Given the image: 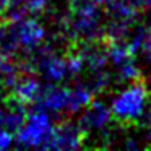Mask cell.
<instances>
[{
    "label": "cell",
    "instance_id": "5",
    "mask_svg": "<svg viewBox=\"0 0 151 151\" xmlns=\"http://www.w3.org/2000/svg\"><path fill=\"white\" fill-rule=\"evenodd\" d=\"M85 132L81 130L78 120L73 122L65 117L60 124L54 125L50 140L46 150H78L85 145Z\"/></svg>",
    "mask_w": 151,
    "mask_h": 151
},
{
    "label": "cell",
    "instance_id": "11",
    "mask_svg": "<svg viewBox=\"0 0 151 151\" xmlns=\"http://www.w3.org/2000/svg\"><path fill=\"white\" fill-rule=\"evenodd\" d=\"M10 8V0H0V20H5Z\"/></svg>",
    "mask_w": 151,
    "mask_h": 151
},
{
    "label": "cell",
    "instance_id": "1",
    "mask_svg": "<svg viewBox=\"0 0 151 151\" xmlns=\"http://www.w3.org/2000/svg\"><path fill=\"white\" fill-rule=\"evenodd\" d=\"M94 98V93L85 85L76 83L73 86H60V83H49L44 86L34 107L47 111L55 117H72L81 112Z\"/></svg>",
    "mask_w": 151,
    "mask_h": 151
},
{
    "label": "cell",
    "instance_id": "10",
    "mask_svg": "<svg viewBox=\"0 0 151 151\" xmlns=\"http://www.w3.org/2000/svg\"><path fill=\"white\" fill-rule=\"evenodd\" d=\"M13 135L8 133V132H2L0 130V150H7L13 145Z\"/></svg>",
    "mask_w": 151,
    "mask_h": 151
},
{
    "label": "cell",
    "instance_id": "6",
    "mask_svg": "<svg viewBox=\"0 0 151 151\" xmlns=\"http://www.w3.org/2000/svg\"><path fill=\"white\" fill-rule=\"evenodd\" d=\"M42 83H41L39 76L36 73L31 72H21V75L15 80V83L12 85L8 96L13 98L15 101H18L20 104H23L24 107H34V104L37 102L42 91Z\"/></svg>",
    "mask_w": 151,
    "mask_h": 151
},
{
    "label": "cell",
    "instance_id": "3",
    "mask_svg": "<svg viewBox=\"0 0 151 151\" xmlns=\"http://www.w3.org/2000/svg\"><path fill=\"white\" fill-rule=\"evenodd\" d=\"M54 130L52 115L47 111L34 107L31 112L26 114L21 128L17 132V141L21 148H47L50 135Z\"/></svg>",
    "mask_w": 151,
    "mask_h": 151
},
{
    "label": "cell",
    "instance_id": "2",
    "mask_svg": "<svg viewBox=\"0 0 151 151\" xmlns=\"http://www.w3.org/2000/svg\"><path fill=\"white\" fill-rule=\"evenodd\" d=\"M150 88L145 78L125 83V88L119 89L111 99V112L114 120L124 125H137L148 112Z\"/></svg>",
    "mask_w": 151,
    "mask_h": 151
},
{
    "label": "cell",
    "instance_id": "7",
    "mask_svg": "<svg viewBox=\"0 0 151 151\" xmlns=\"http://www.w3.org/2000/svg\"><path fill=\"white\" fill-rule=\"evenodd\" d=\"M26 119V107L10 96L0 98V130L17 135Z\"/></svg>",
    "mask_w": 151,
    "mask_h": 151
},
{
    "label": "cell",
    "instance_id": "4",
    "mask_svg": "<svg viewBox=\"0 0 151 151\" xmlns=\"http://www.w3.org/2000/svg\"><path fill=\"white\" fill-rule=\"evenodd\" d=\"M112 120V112L106 102L102 101H91L85 109L81 111V115L78 119V124L81 127V130L85 132V135L91 133H102L106 135L111 127Z\"/></svg>",
    "mask_w": 151,
    "mask_h": 151
},
{
    "label": "cell",
    "instance_id": "8",
    "mask_svg": "<svg viewBox=\"0 0 151 151\" xmlns=\"http://www.w3.org/2000/svg\"><path fill=\"white\" fill-rule=\"evenodd\" d=\"M49 0H10V8L5 20L20 17H37L47 10Z\"/></svg>",
    "mask_w": 151,
    "mask_h": 151
},
{
    "label": "cell",
    "instance_id": "9",
    "mask_svg": "<svg viewBox=\"0 0 151 151\" xmlns=\"http://www.w3.org/2000/svg\"><path fill=\"white\" fill-rule=\"evenodd\" d=\"M138 55L141 57L143 63L151 70V24L145 26L143 36H141L140 46H138Z\"/></svg>",
    "mask_w": 151,
    "mask_h": 151
}]
</instances>
